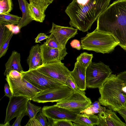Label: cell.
I'll list each match as a JSON object with an SVG mask.
<instances>
[{"label":"cell","instance_id":"obj_7","mask_svg":"<svg viewBox=\"0 0 126 126\" xmlns=\"http://www.w3.org/2000/svg\"><path fill=\"white\" fill-rule=\"evenodd\" d=\"M84 91L74 92L68 97L57 102L55 106L64 108L79 114L92 103L90 98L85 95Z\"/></svg>","mask_w":126,"mask_h":126},{"label":"cell","instance_id":"obj_10","mask_svg":"<svg viewBox=\"0 0 126 126\" xmlns=\"http://www.w3.org/2000/svg\"><path fill=\"white\" fill-rule=\"evenodd\" d=\"M34 69L65 85L67 78L70 76L71 71L61 61L42 64Z\"/></svg>","mask_w":126,"mask_h":126},{"label":"cell","instance_id":"obj_27","mask_svg":"<svg viewBox=\"0 0 126 126\" xmlns=\"http://www.w3.org/2000/svg\"><path fill=\"white\" fill-rule=\"evenodd\" d=\"M13 6L12 0H0V14L9 13L13 10Z\"/></svg>","mask_w":126,"mask_h":126},{"label":"cell","instance_id":"obj_17","mask_svg":"<svg viewBox=\"0 0 126 126\" xmlns=\"http://www.w3.org/2000/svg\"><path fill=\"white\" fill-rule=\"evenodd\" d=\"M87 68L76 61L73 70L71 71L70 76L78 89L84 91L86 90V73Z\"/></svg>","mask_w":126,"mask_h":126},{"label":"cell","instance_id":"obj_21","mask_svg":"<svg viewBox=\"0 0 126 126\" xmlns=\"http://www.w3.org/2000/svg\"><path fill=\"white\" fill-rule=\"evenodd\" d=\"M9 23L0 20V49L14 32L6 26Z\"/></svg>","mask_w":126,"mask_h":126},{"label":"cell","instance_id":"obj_13","mask_svg":"<svg viewBox=\"0 0 126 126\" xmlns=\"http://www.w3.org/2000/svg\"><path fill=\"white\" fill-rule=\"evenodd\" d=\"M40 47L42 64L61 62L68 54L66 47L61 50L52 48L47 46L45 42L40 45Z\"/></svg>","mask_w":126,"mask_h":126},{"label":"cell","instance_id":"obj_23","mask_svg":"<svg viewBox=\"0 0 126 126\" xmlns=\"http://www.w3.org/2000/svg\"><path fill=\"white\" fill-rule=\"evenodd\" d=\"M39 44H36L32 46L30 51L29 55L27 59V63L30 70L32 63L37 56L40 54V49Z\"/></svg>","mask_w":126,"mask_h":126},{"label":"cell","instance_id":"obj_12","mask_svg":"<svg viewBox=\"0 0 126 126\" xmlns=\"http://www.w3.org/2000/svg\"><path fill=\"white\" fill-rule=\"evenodd\" d=\"M42 111L47 118L54 120H67L73 122L76 119L77 113L55 106H44Z\"/></svg>","mask_w":126,"mask_h":126},{"label":"cell","instance_id":"obj_37","mask_svg":"<svg viewBox=\"0 0 126 126\" xmlns=\"http://www.w3.org/2000/svg\"><path fill=\"white\" fill-rule=\"evenodd\" d=\"M70 44L73 48H75L78 50H80L82 48L80 41L78 40H73L71 42Z\"/></svg>","mask_w":126,"mask_h":126},{"label":"cell","instance_id":"obj_3","mask_svg":"<svg viewBox=\"0 0 126 126\" xmlns=\"http://www.w3.org/2000/svg\"><path fill=\"white\" fill-rule=\"evenodd\" d=\"M102 105L117 111L126 103V82L111 74L98 88Z\"/></svg>","mask_w":126,"mask_h":126},{"label":"cell","instance_id":"obj_42","mask_svg":"<svg viewBox=\"0 0 126 126\" xmlns=\"http://www.w3.org/2000/svg\"><path fill=\"white\" fill-rule=\"evenodd\" d=\"M54 0H29L30 2H32L36 3L42 2H47L51 4Z\"/></svg>","mask_w":126,"mask_h":126},{"label":"cell","instance_id":"obj_9","mask_svg":"<svg viewBox=\"0 0 126 126\" xmlns=\"http://www.w3.org/2000/svg\"><path fill=\"white\" fill-rule=\"evenodd\" d=\"M5 79L9 85L13 95L23 96L29 97L31 100L41 91L22 77L13 79L8 75Z\"/></svg>","mask_w":126,"mask_h":126},{"label":"cell","instance_id":"obj_16","mask_svg":"<svg viewBox=\"0 0 126 126\" xmlns=\"http://www.w3.org/2000/svg\"><path fill=\"white\" fill-rule=\"evenodd\" d=\"M50 4L47 2L37 3L30 2L28 8L30 16L32 20L43 22L46 16L45 11Z\"/></svg>","mask_w":126,"mask_h":126},{"label":"cell","instance_id":"obj_25","mask_svg":"<svg viewBox=\"0 0 126 126\" xmlns=\"http://www.w3.org/2000/svg\"><path fill=\"white\" fill-rule=\"evenodd\" d=\"M21 17L9 13L6 14H0V20L7 22L13 25H17Z\"/></svg>","mask_w":126,"mask_h":126},{"label":"cell","instance_id":"obj_11","mask_svg":"<svg viewBox=\"0 0 126 126\" xmlns=\"http://www.w3.org/2000/svg\"><path fill=\"white\" fill-rule=\"evenodd\" d=\"M29 100L30 99L29 97L23 96L13 95L10 98L4 123L9 122L13 119L26 110Z\"/></svg>","mask_w":126,"mask_h":126},{"label":"cell","instance_id":"obj_32","mask_svg":"<svg viewBox=\"0 0 126 126\" xmlns=\"http://www.w3.org/2000/svg\"><path fill=\"white\" fill-rule=\"evenodd\" d=\"M14 33H13L9 38L3 44L1 48L0 49V58L3 56L6 53L10 41Z\"/></svg>","mask_w":126,"mask_h":126},{"label":"cell","instance_id":"obj_24","mask_svg":"<svg viewBox=\"0 0 126 126\" xmlns=\"http://www.w3.org/2000/svg\"><path fill=\"white\" fill-rule=\"evenodd\" d=\"M93 57L92 54L84 52L81 53L77 58V61L84 66L87 67L91 63Z\"/></svg>","mask_w":126,"mask_h":126},{"label":"cell","instance_id":"obj_35","mask_svg":"<svg viewBox=\"0 0 126 126\" xmlns=\"http://www.w3.org/2000/svg\"><path fill=\"white\" fill-rule=\"evenodd\" d=\"M41 60V57L40 54L37 57L32 63L31 68L29 70H31L35 69L37 67L41 65L42 64Z\"/></svg>","mask_w":126,"mask_h":126},{"label":"cell","instance_id":"obj_29","mask_svg":"<svg viewBox=\"0 0 126 126\" xmlns=\"http://www.w3.org/2000/svg\"><path fill=\"white\" fill-rule=\"evenodd\" d=\"M49 126H73L71 121L67 120H54L47 118Z\"/></svg>","mask_w":126,"mask_h":126},{"label":"cell","instance_id":"obj_30","mask_svg":"<svg viewBox=\"0 0 126 126\" xmlns=\"http://www.w3.org/2000/svg\"><path fill=\"white\" fill-rule=\"evenodd\" d=\"M65 84L74 92H80L82 91L78 89L74 81L70 76L67 78L65 82Z\"/></svg>","mask_w":126,"mask_h":126},{"label":"cell","instance_id":"obj_1","mask_svg":"<svg viewBox=\"0 0 126 126\" xmlns=\"http://www.w3.org/2000/svg\"><path fill=\"white\" fill-rule=\"evenodd\" d=\"M111 0H73L65 10L70 25L83 32L87 31Z\"/></svg>","mask_w":126,"mask_h":126},{"label":"cell","instance_id":"obj_31","mask_svg":"<svg viewBox=\"0 0 126 126\" xmlns=\"http://www.w3.org/2000/svg\"><path fill=\"white\" fill-rule=\"evenodd\" d=\"M46 117V116L42 111H40V112L35 116L36 118L42 126H49V125L48 122L47 121Z\"/></svg>","mask_w":126,"mask_h":126},{"label":"cell","instance_id":"obj_40","mask_svg":"<svg viewBox=\"0 0 126 126\" xmlns=\"http://www.w3.org/2000/svg\"><path fill=\"white\" fill-rule=\"evenodd\" d=\"M124 119L126 124V108L123 107L117 111Z\"/></svg>","mask_w":126,"mask_h":126},{"label":"cell","instance_id":"obj_6","mask_svg":"<svg viewBox=\"0 0 126 126\" xmlns=\"http://www.w3.org/2000/svg\"><path fill=\"white\" fill-rule=\"evenodd\" d=\"M21 73L23 78L41 91L66 85L49 77L36 69L24 71Z\"/></svg>","mask_w":126,"mask_h":126},{"label":"cell","instance_id":"obj_2","mask_svg":"<svg viewBox=\"0 0 126 126\" xmlns=\"http://www.w3.org/2000/svg\"><path fill=\"white\" fill-rule=\"evenodd\" d=\"M95 29L113 34L126 51V0H116L109 5L98 17Z\"/></svg>","mask_w":126,"mask_h":126},{"label":"cell","instance_id":"obj_34","mask_svg":"<svg viewBox=\"0 0 126 126\" xmlns=\"http://www.w3.org/2000/svg\"><path fill=\"white\" fill-rule=\"evenodd\" d=\"M8 75L10 78L13 79H17L22 77L21 73L15 70H11Z\"/></svg>","mask_w":126,"mask_h":126},{"label":"cell","instance_id":"obj_36","mask_svg":"<svg viewBox=\"0 0 126 126\" xmlns=\"http://www.w3.org/2000/svg\"><path fill=\"white\" fill-rule=\"evenodd\" d=\"M25 126H42L35 117L30 119L28 123Z\"/></svg>","mask_w":126,"mask_h":126},{"label":"cell","instance_id":"obj_5","mask_svg":"<svg viewBox=\"0 0 126 126\" xmlns=\"http://www.w3.org/2000/svg\"><path fill=\"white\" fill-rule=\"evenodd\" d=\"M112 73L109 66L103 62H92L86 69V87L98 88Z\"/></svg>","mask_w":126,"mask_h":126},{"label":"cell","instance_id":"obj_26","mask_svg":"<svg viewBox=\"0 0 126 126\" xmlns=\"http://www.w3.org/2000/svg\"><path fill=\"white\" fill-rule=\"evenodd\" d=\"M41 107L36 106L32 103L31 100H29L27 104L26 115L28 116L30 119L35 117L37 113L41 111Z\"/></svg>","mask_w":126,"mask_h":126},{"label":"cell","instance_id":"obj_28","mask_svg":"<svg viewBox=\"0 0 126 126\" xmlns=\"http://www.w3.org/2000/svg\"><path fill=\"white\" fill-rule=\"evenodd\" d=\"M46 40V41L45 42V44L48 47L58 48L60 50L64 48L60 45L55 37L52 34H51Z\"/></svg>","mask_w":126,"mask_h":126},{"label":"cell","instance_id":"obj_20","mask_svg":"<svg viewBox=\"0 0 126 126\" xmlns=\"http://www.w3.org/2000/svg\"><path fill=\"white\" fill-rule=\"evenodd\" d=\"M20 9L22 13L21 18L17 26L20 30L29 24L32 20L29 13L28 6L29 3L26 0H18Z\"/></svg>","mask_w":126,"mask_h":126},{"label":"cell","instance_id":"obj_38","mask_svg":"<svg viewBox=\"0 0 126 126\" xmlns=\"http://www.w3.org/2000/svg\"><path fill=\"white\" fill-rule=\"evenodd\" d=\"M48 37L46 34L43 33H39L35 38V43H40V42L45 39H46Z\"/></svg>","mask_w":126,"mask_h":126},{"label":"cell","instance_id":"obj_18","mask_svg":"<svg viewBox=\"0 0 126 126\" xmlns=\"http://www.w3.org/2000/svg\"><path fill=\"white\" fill-rule=\"evenodd\" d=\"M20 53L16 51L12 52L11 56L5 64V69L4 74L6 76L12 70H15L22 73L24 71L20 63Z\"/></svg>","mask_w":126,"mask_h":126},{"label":"cell","instance_id":"obj_19","mask_svg":"<svg viewBox=\"0 0 126 126\" xmlns=\"http://www.w3.org/2000/svg\"><path fill=\"white\" fill-rule=\"evenodd\" d=\"M73 126H95L99 123L98 116L94 114L89 115L84 113L78 114L76 119L73 121Z\"/></svg>","mask_w":126,"mask_h":126},{"label":"cell","instance_id":"obj_8","mask_svg":"<svg viewBox=\"0 0 126 126\" xmlns=\"http://www.w3.org/2000/svg\"><path fill=\"white\" fill-rule=\"evenodd\" d=\"M74 91L66 85L45 91H41L32 100L38 103L57 102L69 97Z\"/></svg>","mask_w":126,"mask_h":126},{"label":"cell","instance_id":"obj_39","mask_svg":"<svg viewBox=\"0 0 126 126\" xmlns=\"http://www.w3.org/2000/svg\"><path fill=\"white\" fill-rule=\"evenodd\" d=\"M4 92L5 95L9 98L13 96L9 85L8 83L5 84Z\"/></svg>","mask_w":126,"mask_h":126},{"label":"cell","instance_id":"obj_22","mask_svg":"<svg viewBox=\"0 0 126 126\" xmlns=\"http://www.w3.org/2000/svg\"><path fill=\"white\" fill-rule=\"evenodd\" d=\"M106 110L105 107L101 106L99 101H96L92 103L87 108L81 111L80 113H84L87 114L93 115L104 111Z\"/></svg>","mask_w":126,"mask_h":126},{"label":"cell","instance_id":"obj_15","mask_svg":"<svg viewBox=\"0 0 126 126\" xmlns=\"http://www.w3.org/2000/svg\"><path fill=\"white\" fill-rule=\"evenodd\" d=\"M99 123L98 126H126L117 116L114 110L110 109H106L103 112L98 114Z\"/></svg>","mask_w":126,"mask_h":126},{"label":"cell","instance_id":"obj_41","mask_svg":"<svg viewBox=\"0 0 126 126\" xmlns=\"http://www.w3.org/2000/svg\"><path fill=\"white\" fill-rule=\"evenodd\" d=\"M117 76L118 78L126 82V71L119 73Z\"/></svg>","mask_w":126,"mask_h":126},{"label":"cell","instance_id":"obj_14","mask_svg":"<svg viewBox=\"0 0 126 126\" xmlns=\"http://www.w3.org/2000/svg\"><path fill=\"white\" fill-rule=\"evenodd\" d=\"M78 30L71 26H61L53 22L49 33L54 36L60 45L64 48L68 40L78 34Z\"/></svg>","mask_w":126,"mask_h":126},{"label":"cell","instance_id":"obj_43","mask_svg":"<svg viewBox=\"0 0 126 126\" xmlns=\"http://www.w3.org/2000/svg\"><path fill=\"white\" fill-rule=\"evenodd\" d=\"M0 126H10V123H3V124H0Z\"/></svg>","mask_w":126,"mask_h":126},{"label":"cell","instance_id":"obj_44","mask_svg":"<svg viewBox=\"0 0 126 126\" xmlns=\"http://www.w3.org/2000/svg\"><path fill=\"white\" fill-rule=\"evenodd\" d=\"M124 107L126 108V103Z\"/></svg>","mask_w":126,"mask_h":126},{"label":"cell","instance_id":"obj_33","mask_svg":"<svg viewBox=\"0 0 126 126\" xmlns=\"http://www.w3.org/2000/svg\"><path fill=\"white\" fill-rule=\"evenodd\" d=\"M26 110L22 112L16 117V119L15 121L12 126H21L20 123L22 119L25 115H26Z\"/></svg>","mask_w":126,"mask_h":126},{"label":"cell","instance_id":"obj_4","mask_svg":"<svg viewBox=\"0 0 126 126\" xmlns=\"http://www.w3.org/2000/svg\"><path fill=\"white\" fill-rule=\"evenodd\" d=\"M81 43L83 50L104 54L113 52L120 42L112 33L95 29L81 38Z\"/></svg>","mask_w":126,"mask_h":126}]
</instances>
